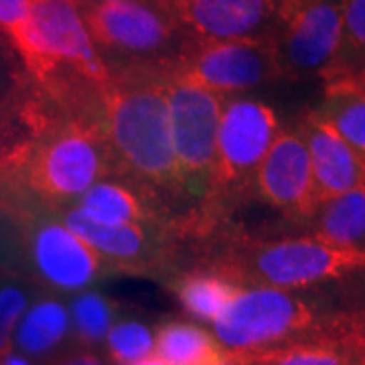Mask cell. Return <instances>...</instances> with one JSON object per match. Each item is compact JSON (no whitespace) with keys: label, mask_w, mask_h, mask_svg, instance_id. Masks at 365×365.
<instances>
[{"label":"cell","mask_w":365,"mask_h":365,"mask_svg":"<svg viewBox=\"0 0 365 365\" xmlns=\"http://www.w3.org/2000/svg\"><path fill=\"white\" fill-rule=\"evenodd\" d=\"M165 67L167 61L110 69L102 91V132L116 177L143 187L179 222L187 203L170 143Z\"/></svg>","instance_id":"obj_1"},{"label":"cell","mask_w":365,"mask_h":365,"mask_svg":"<svg viewBox=\"0 0 365 365\" xmlns=\"http://www.w3.org/2000/svg\"><path fill=\"white\" fill-rule=\"evenodd\" d=\"M189 266H209L242 288L302 290L365 270V252L337 248L314 235L262 240L227 227L203 242Z\"/></svg>","instance_id":"obj_2"},{"label":"cell","mask_w":365,"mask_h":365,"mask_svg":"<svg viewBox=\"0 0 365 365\" xmlns=\"http://www.w3.org/2000/svg\"><path fill=\"white\" fill-rule=\"evenodd\" d=\"M110 177H116V167L102 126L67 120L31 143L14 182L55 213Z\"/></svg>","instance_id":"obj_3"},{"label":"cell","mask_w":365,"mask_h":365,"mask_svg":"<svg viewBox=\"0 0 365 365\" xmlns=\"http://www.w3.org/2000/svg\"><path fill=\"white\" fill-rule=\"evenodd\" d=\"M81 14L108 69L165 63L187 41L173 13L155 0L81 6Z\"/></svg>","instance_id":"obj_4"},{"label":"cell","mask_w":365,"mask_h":365,"mask_svg":"<svg viewBox=\"0 0 365 365\" xmlns=\"http://www.w3.org/2000/svg\"><path fill=\"white\" fill-rule=\"evenodd\" d=\"M13 47L37 83L61 71H73L100 88L110 81L76 0H31L25 31Z\"/></svg>","instance_id":"obj_5"},{"label":"cell","mask_w":365,"mask_h":365,"mask_svg":"<svg viewBox=\"0 0 365 365\" xmlns=\"http://www.w3.org/2000/svg\"><path fill=\"white\" fill-rule=\"evenodd\" d=\"M223 100L225 98L217 93L185 83L167 73L170 143L187 203L185 217L195 213L207 197Z\"/></svg>","instance_id":"obj_6"},{"label":"cell","mask_w":365,"mask_h":365,"mask_svg":"<svg viewBox=\"0 0 365 365\" xmlns=\"http://www.w3.org/2000/svg\"><path fill=\"white\" fill-rule=\"evenodd\" d=\"M21 270L53 292H81L112 274L96 250L35 199L23 215Z\"/></svg>","instance_id":"obj_7"},{"label":"cell","mask_w":365,"mask_h":365,"mask_svg":"<svg viewBox=\"0 0 365 365\" xmlns=\"http://www.w3.org/2000/svg\"><path fill=\"white\" fill-rule=\"evenodd\" d=\"M167 73L222 98L282 79L274 39L201 41L187 37L181 51L167 61Z\"/></svg>","instance_id":"obj_8"},{"label":"cell","mask_w":365,"mask_h":365,"mask_svg":"<svg viewBox=\"0 0 365 365\" xmlns=\"http://www.w3.org/2000/svg\"><path fill=\"white\" fill-rule=\"evenodd\" d=\"M67 230L96 250L112 274L167 278L185 268V242L170 225H102L78 209L55 211Z\"/></svg>","instance_id":"obj_9"},{"label":"cell","mask_w":365,"mask_h":365,"mask_svg":"<svg viewBox=\"0 0 365 365\" xmlns=\"http://www.w3.org/2000/svg\"><path fill=\"white\" fill-rule=\"evenodd\" d=\"M343 0H282L274 37L282 78H323L341 45Z\"/></svg>","instance_id":"obj_10"},{"label":"cell","mask_w":365,"mask_h":365,"mask_svg":"<svg viewBox=\"0 0 365 365\" xmlns=\"http://www.w3.org/2000/svg\"><path fill=\"white\" fill-rule=\"evenodd\" d=\"M254 193L294 222H311L319 211L313 170L299 128L280 130L258 167Z\"/></svg>","instance_id":"obj_11"},{"label":"cell","mask_w":365,"mask_h":365,"mask_svg":"<svg viewBox=\"0 0 365 365\" xmlns=\"http://www.w3.org/2000/svg\"><path fill=\"white\" fill-rule=\"evenodd\" d=\"M169 11L191 39H274L282 0H170Z\"/></svg>","instance_id":"obj_12"},{"label":"cell","mask_w":365,"mask_h":365,"mask_svg":"<svg viewBox=\"0 0 365 365\" xmlns=\"http://www.w3.org/2000/svg\"><path fill=\"white\" fill-rule=\"evenodd\" d=\"M299 130L311 158L319 207L335 197L365 187V158L353 150L327 122L311 112L302 118Z\"/></svg>","instance_id":"obj_13"},{"label":"cell","mask_w":365,"mask_h":365,"mask_svg":"<svg viewBox=\"0 0 365 365\" xmlns=\"http://www.w3.org/2000/svg\"><path fill=\"white\" fill-rule=\"evenodd\" d=\"M102 225H170L173 215L163 203L132 181L110 177L90 187L71 205Z\"/></svg>","instance_id":"obj_14"},{"label":"cell","mask_w":365,"mask_h":365,"mask_svg":"<svg viewBox=\"0 0 365 365\" xmlns=\"http://www.w3.org/2000/svg\"><path fill=\"white\" fill-rule=\"evenodd\" d=\"M71 339V317L61 300L45 297L26 307L13 337V347L33 361H47Z\"/></svg>","instance_id":"obj_15"},{"label":"cell","mask_w":365,"mask_h":365,"mask_svg":"<svg viewBox=\"0 0 365 365\" xmlns=\"http://www.w3.org/2000/svg\"><path fill=\"white\" fill-rule=\"evenodd\" d=\"M167 284L182 311L203 323H213L242 290L230 276L209 266H187L173 274Z\"/></svg>","instance_id":"obj_16"},{"label":"cell","mask_w":365,"mask_h":365,"mask_svg":"<svg viewBox=\"0 0 365 365\" xmlns=\"http://www.w3.org/2000/svg\"><path fill=\"white\" fill-rule=\"evenodd\" d=\"M165 365H217L227 351L203 327L189 321H165L155 333V353Z\"/></svg>","instance_id":"obj_17"},{"label":"cell","mask_w":365,"mask_h":365,"mask_svg":"<svg viewBox=\"0 0 365 365\" xmlns=\"http://www.w3.org/2000/svg\"><path fill=\"white\" fill-rule=\"evenodd\" d=\"M311 222L314 237L337 248L365 252V187L323 203Z\"/></svg>","instance_id":"obj_18"},{"label":"cell","mask_w":365,"mask_h":365,"mask_svg":"<svg viewBox=\"0 0 365 365\" xmlns=\"http://www.w3.org/2000/svg\"><path fill=\"white\" fill-rule=\"evenodd\" d=\"M365 69V0H343V26L341 45L333 66L323 81L335 86L349 81Z\"/></svg>","instance_id":"obj_19"},{"label":"cell","mask_w":365,"mask_h":365,"mask_svg":"<svg viewBox=\"0 0 365 365\" xmlns=\"http://www.w3.org/2000/svg\"><path fill=\"white\" fill-rule=\"evenodd\" d=\"M118 314V302L100 292H79L71 300V339L76 347L96 349L104 343Z\"/></svg>","instance_id":"obj_20"},{"label":"cell","mask_w":365,"mask_h":365,"mask_svg":"<svg viewBox=\"0 0 365 365\" xmlns=\"http://www.w3.org/2000/svg\"><path fill=\"white\" fill-rule=\"evenodd\" d=\"M314 114L365 158V91H325V104Z\"/></svg>","instance_id":"obj_21"},{"label":"cell","mask_w":365,"mask_h":365,"mask_svg":"<svg viewBox=\"0 0 365 365\" xmlns=\"http://www.w3.org/2000/svg\"><path fill=\"white\" fill-rule=\"evenodd\" d=\"M235 357L248 359L254 365H365L364 349L333 343H304L274 351Z\"/></svg>","instance_id":"obj_22"},{"label":"cell","mask_w":365,"mask_h":365,"mask_svg":"<svg viewBox=\"0 0 365 365\" xmlns=\"http://www.w3.org/2000/svg\"><path fill=\"white\" fill-rule=\"evenodd\" d=\"M106 355L112 365H130L153 357L155 331L138 319H120L104 339Z\"/></svg>","instance_id":"obj_23"},{"label":"cell","mask_w":365,"mask_h":365,"mask_svg":"<svg viewBox=\"0 0 365 365\" xmlns=\"http://www.w3.org/2000/svg\"><path fill=\"white\" fill-rule=\"evenodd\" d=\"M29 307V297L16 284L0 287V355L14 349L13 337L21 317Z\"/></svg>","instance_id":"obj_24"},{"label":"cell","mask_w":365,"mask_h":365,"mask_svg":"<svg viewBox=\"0 0 365 365\" xmlns=\"http://www.w3.org/2000/svg\"><path fill=\"white\" fill-rule=\"evenodd\" d=\"M29 11L31 0H0V33H4L13 45L25 31Z\"/></svg>","instance_id":"obj_25"},{"label":"cell","mask_w":365,"mask_h":365,"mask_svg":"<svg viewBox=\"0 0 365 365\" xmlns=\"http://www.w3.org/2000/svg\"><path fill=\"white\" fill-rule=\"evenodd\" d=\"M41 365H108V361L96 349H83L71 345Z\"/></svg>","instance_id":"obj_26"},{"label":"cell","mask_w":365,"mask_h":365,"mask_svg":"<svg viewBox=\"0 0 365 365\" xmlns=\"http://www.w3.org/2000/svg\"><path fill=\"white\" fill-rule=\"evenodd\" d=\"M333 90H357V91H365V69L355 76L349 81H341V83H335V86H325V91H333Z\"/></svg>","instance_id":"obj_27"},{"label":"cell","mask_w":365,"mask_h":365,"mask_svg":"<svg viewBox=\"0 0 365 365\" xmlns=\"http://www.w3.org/2000/svg\"><path fill=\"white\" fill-rule=\"evenodd\" d=\"M0 365H41L33 359H29L26 355L19 353L16 349H11V351L2 353L0 355Z\"/></svg>","instance_id":"obj_28"},{"label":"cell","mask_w":365,"mask_h":365,"mask_svg":"<svg viewBox=\"0 0 365 365\" xmlns=\"http://www.w3.org/2000/svg\"><path fill=\"white\" fill-rule=\"evenodd\" d=\"M217 365H254V364L248 361V359H242V357H235V355H230V353H227V359Z\"/></svg>","instance_id":"obj_29"},{"label":"cell","mask_w":365,"mask_h":365,"mask_svg":"<svg viewBox=\"0 0 365 365\" xmlns=\"http://www.w3.org/2000/svg\"><path fill=\"white\" fill-rule=\"evenodd\" d=\"M79 6H93V4H110V2H126V0H76ZM157 2V0H155Z\"/></svg>","instance_id":"obj_30"},{"label":"cell","mask_w":365,"mask_h":365,"mask_svg":"<svg viewBox=\"0 0 365 365\" xmlns=\"http://www.w3.org/2000/svg\"><path fill=\"white\" fill-rule=\"evenodd\" d=\"M130 365H165L163 361H158L157 357L153 355V357H148V359H143V361H136V364H130Z\"/></svg>","instance_id":"obj_31"},{"label":"cell","mask_w":365,"mask_h":365,"mask_svg":"<svg viewBox=\"0 0 365 365\" xmlns=\"http://www.w3.org/2000/svg\"><path fill=\"white\" fill-rule=\"evenodd\" d=\"M157 2H160V4H165V6L169 9V2H170V0H157Z\"/></svg>","instance_id":"obj_32"}]
</instances>
